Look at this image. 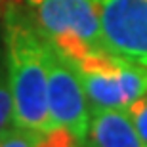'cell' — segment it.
<instances>
[{"instance_id":"obj_3","label":"cell","mask_w":147,"mask_h":147,"mask_svg":"<svg viewBox=\"0 0 147 147\" xmlns=\"http://www.w3.org/2000/svg\"><path fill=\"white\" fill-rule=\"evenodd\" d=\"M92 111H126L147 92V67L117 57L111 52L73 63Z\"/></svg>"},{"instance_id":"obj_6","label":"cell","mask_w":147,"mask_h":147,"mask_svg":"<svg viewBox=\"0 0 147 147\" xmlns=\"http://www.w3.org/2000/svg\"><path fill=\"white\" fill-rule=\"evenodd\" d=\"M86 142L90 147H147L128 111H92Z\"/></svg>"},{"instance_id":"obj_8","label":"cell","mask_w":147,"mask_h":147,"mask_svg":"<svg viewBox=\"0 0 147 147\" xmlns=\"http://www.w3.org/2000/svg\"><path fill=\"white\" fill-rule=\"evenodd\" d=\"M42 132L10 124L0 132V147H36Z\"/></svg>"},{"instance_id":"obj_2","label":"cell","mask_w":147,"mask_h":147,"mask_svg":"<svg viewBox=\"0 0 147 147\" xmlns=\"http://www.w3.org/2000/svg\"><path fill=\"white\" fill-rule=\"evenodd\" d=\"M38 33L67 61L109 52L94 0H23Z\"/></svg>"},{"instance_id":"obj_7","label":"cell","mask_w":147,"mask_h":147,"mask_svg":"<svg viewBox=\"0 0 147 147\" xmlns=\"http://www.w3.org/2000/svg\"><path fill=\"white\" fill-rule=\"evenodd\" d=\"M11 124V94L8 82V63H6L4 33H0V132Z\"/></svg>"},{"instance_id":"obj_1","label":"cell","mask_w":147,"mask_h":147,"mask_svg":"<svg viewBox=\"0 0 147 147\" xmlns=\"http://www.w3.org/2000/svg\"><path fill=\"white\" fill-rule=\"evenodd\" d=\"M11 94V124L27 130H54L48 113V42L25 6L10 4L2 21Z\"/></svg>"},{"instance_id":"obj_4","label":"cell","mask_w":147,"mask_h":147,"mask_svg":"<svg viewBox=\"0 0 147 147\" xmlns=\"http://www.w3.org/2000/svg\"><path fill=\"white\" fill-rule=\"evenodd\" d=\"M48 67V113L54 128L67 130L69 134L86 143L92 109L75 65L61 57L48 44L46 52Z\"/></svg>"},{"instance_id":"obj_5","label":"cell","mask_w":147,"mask_h":147,"mask_svg":"<svg viewBox=\"0 0 147 147\" xmlns=\"http://www.w3.org/2000/svg\"><path fill=\"white\" fill-rule=\"evenodd\" d=\"M105 46L113 55L147 67V0H94Z\"/></svg>"},{"instance_id":"obj_9","label":"cell","mask_w":147,"mask_h":147,"mask_svg":"<svg viewBox=\"0 0 147 147\" xmlns=\"http://www.w3.org/2000/svg\"><path fill=\"white\" fill-rule=\"evenodd\" d=\"M126 111H128V115H130L134 126L138 128L140 136H142L143 140H145V143H147V92L143 94L142 98H138Z\"/></svg>"}]
</instances>
